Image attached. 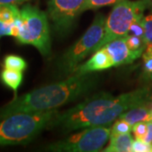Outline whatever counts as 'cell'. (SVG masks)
<instances>
[{
  "instance_id": "6da1fadb",
  "label": "cell",
  "mask_w": 152,
  "mask_h": 152,
  "mask_svg": "<svg viewBox=\"0 0 152 152\" xmlns=\"http://www.w3.org/2000/svg\"><path fill=\"white\" fill-rule=\"evenodd\" d=\"M150 98L151 91L146 88L137 89L118 96L107 92L96 93L63 113L58 112L48 129L71 132L96 126L108 127L125 111L145 105Z\"/></svg>"
},
{
  "instance_id": "7a4b0ae2",
  "label": "cell",
  "mask_w": 152,
  "mask_h": 152,
  "mask_svg": "<svg viewBox=\"0 0 152 152\" xmlns=\"http://www.w3.org/2000/svg\"><path fill=\"white\" fill-rule=\"evenodd\" d=\"M93 73L72 75L59 83L41 87L16 96L0 108V120L15 113L54 110L78 100L96 86L98 78Z\"/></svg>"
},
{
  "instance_id": "3957f363",
  "label": "cell",
  "mask_w": 152,
  "mask_h": 152,
  "mask_svg": "<svg viewBox=\"0 0 152 152\" xmlns=\"http://www.w3.org/2000/svg\"><path fill=\"white\" fill-rule=\"evenodd\" d=\"M58 111L21 113L0 120V146L26 145L44 129Z\"/></svg>"
},
{
  "instance_id": "277c9868",
  "label": "cell",
  "mask_w": 152,
  "mask_h": 152,
  "mask_svg": "<svg viewBox=\"0 0 152 152\" xmlns=\"http://www.w3.org/2000/svg\"><path fill=\"white\" fill-rule=\"evenodd\" d=\"M15 38L20 43L32 45L43 56H48L51 39L47 14L36 6L25 4L20 9V26Z\"/></svg>"
},
{
  "instance_id": "5b68a950",
  "label": "cell",
  "mask_w": 152,
  "mask_h": 152,
  "mask_svg": "<svg viewBox=\"0 0 152 152\" xmlns=\"http://www.w3.org/2000/svg\"><path fill=\"white\" fill-rule=\"evenodd\" d=\"M147 6L148 0H120L116 3L106 20L103 37L94 48L92 53L111 41L125 37L131 25L144 18V11Z\"/></svg>"
},
{
  "instance_id": "8992f818",
  "label": "cell",
  "mask_w": 152,
  "mask_h": 152,
  "mask_svg": "<svg viewBox=\"0 0 152 152\" xmlns=\"http://www.w3.org/2000/svg\"><path fill=\"white\" fill-rule=\"evenodd\" d=\"M105 24V17L97 15L86 33L63 55L58 62V69L63 75H71L84 58L92 53L94 48L103 37Z\"/></svg>"
},
{
  "instance_id": "52a82bcc",
  "label": "cell",
  "mask_w": 152,
  "mask_h": 152,
  "mask_svg": "<svg viewBox=\"0 0 152 152\" xmlns=\"http://www.w3.org/2000/svg\"><path fill=\"white\" fill-rule=\"evenodd\" d=\"M111 137V129L107 126L86 128L80 133L51 144L48 151L58 152L100 151Z\"/></svg>"
},
{
  "instance_id": "ba28073f",
  "label": "cell",
  "mask_w": 152,
  "mask_h": 152,
  "mask_svg": "<svg viewBox=\"0 0 152 152\" xmlns=\"http://www.w3.org/2000/svg\"><path fill=\"white\" fill-rule=\"evenodd\" d=\"M86 0H48V13L53 29L60 36L69 32Z\"/></svg>"
},
{
  "instance_id": "9c48e42d",
  "label": "cell",
  "mask_w": 152,
  "mask_h": 152,
  "mask_svg": "<svg viewBox=\"0 0 152 152\" xmlns=\"http://www.w3.org/2000/svg\"><path fill=\"white\" fill-rule=\"evenodd\" d=\"M102 48L106 49L111 56L113 66L131 64L143 54L142 53L131 51L127 46L125 37L113 40Z\"/></svg>"
},
{
  "instance_id": "30bf717a",
  "label": "cell",
  "mask_w": 152,
  "mask_h": 152,
  "mask_svg": "<svg viewBox=\"0 0 152 152\" xmlns=\"http://www.w3.org/2000/svg\"><path fill=\"white\" fill-rule=\"evenodd\" d=\"M112 67H114L112 58L107 51L102 48L95 52L88 61L77 66L72 75H85L88 73L107 69Z\"/></svg>"
},
{
  "instance_id": "8fae6325",
  "label": "cell",
  "mask_w": 152,
  "mask_h": 152,
  "mask_svg": "<svg viewBox=\"0 0 152 152\" xmlns=\"http://www.w3.org/2000/svg\"><path fill=\"white\" fill-rule=\"evenodd\" d=\"M118 118L125 120L133 126L140 122L152 121V110L147 108L145 105L137 106L125 111Z\"/></svg>"
},
{
  "instance_id": "7c38bea8",
  "label": "cell",
  "mask_w": 152,
  "mask_h": 152,
  "mask_svg": "<svg viewBox=\"0 0 152 152\" xmlns=\"http://www.w3.org/2000/svg\"><path fill=\"white\" fill-rule=\"evenodd\" d=\"M133 137L130 133L110 137V144L105 152H133Z\"/></svg>"
},
{
  "instance_id": "4fadbf2b",
  "label": "cell",
  "mask_w": 152,
  "mask_h": 152,
  "mask_svg": "<svg viewBox=\"0 0 152 152\" xmlns=\"http://www.w3.org/2000/svg\"><path fill=\"white\" fill-rule=\"evenodd\" d=\"M0 78L6 86L10 87L14 91H16L23 80V73L20 70L4 68V69L1 72Z\"/></svg>"
},
{
  "instance_id": "5bb4252c",
  "label": "cell",
  "mask_w": 152,
  "mask_h": 152,
  "mask_svg": "<svg viewBox=\"0 0 152 152\" xmlns=\"http://www.w3.org/2000/svg\"><path fill=\"white\" fill-rule=\"evenodd\" d=\"M4 65L6 69H11L15 70H25L27 68L26 60L20 56L16 55H8L4 60Z\"/></svg>"
},
{
  "instance_id": "9a60e30c",
  "label": "cell",
  "mask_w": 152,
  "mask_h": 152,
  "mask_svg": "<svg viewBox=\"0 0 152 152\" xmlns=\"http://www.w3.org/2000/svg\"><path fill=\"white\" fill-rule=\"evenodd\" d=\"M125 40L127 46L131 51L134 52H139V53H144L145 49L146 48V43L145 40L141 37L133 36V35H126Z\"/></svg>"
},
{
  "instance_id": "2e32d148",
  "label": "cell",
  "mask_w": 152,
  "mask_h": 152,
  "mask_svg": "<svg viewBox=\"0 0 152 152\" xmlns=\"http://www.w3.org/2000/svg\"><path fill=\"white\" fill-rule=\"evenodd\" d=\"M133 126L130 125L125 120L118 118L115 121L114 124L111 129V137L116 135H119L123 134H128L132 131Z\"/></svg>"
},
{
  "instance_id": "e0dca14e",
  "label": "cell",
  "mask_w": 152,
  "mask_h": 152,
  "mask_svg": "<svg viewBox=\"0 0 152 152\" xmlns=\"http://www.w3.org/2000/svg\"><path fill=\"white\" fill-rule=\"evenodd\" d=\"M120 0H86L82 8V13L89 10H96L104 6L115 4Z\"/></svg>"
},
{
  "instance_id": "ac0fdd59",
  "label": "cell",
  "mask_w": 152,
  "mask_h": 152,
  "mask_svg": "<svg viewBox=\"0 0 152 152\" xmlns=\"http://www.w3.org/2000/svg\"><path fill=\"white\" fill-rule=\"evenodd\" d=\"M143 25L145 28V43H152V15L143 18Z\"/></svg>"
},
{
  "instance_id": "d6986e66",
  "label": "cell",
  "mask_w": 152,
  "mask_h": 152,
  "mask_svg": "<svg viewBox=\"0 0 152 152\" xmlns=\"http://www.w3.org/2000/svg\"><path fill=\"white\" fill-rule=\"evenodd\" d=\"M127 35H133V36H136V37H141L144 39L145 28H144V25H143V19L138 20L134 22L131 25Z\"/></svg>"
},
{
  "instance_id": "ffe728a7",
  "label": "cell",
  "mask_w": 152,
  "mask_h": 152,
  "mask_svg": "<svg viewBox=\"0 0 152 152\" xmlns=\"http://www.w3.org/2000/svg\"><path fill=\"white\" fill-rule=\"evenodd\" d=\"M133 152H152V144L145 142L143 140L136 139L133 142Z\"/></svg>"
},
{
  "instance_id": "44dd1931",
  "label": "cell",
  "mask_w": 152,
  "mask_h": 152,
  "mask_svg": "<svg viewBox=\"0 0 152 152\" xmlns=\"http://www.w3.org/2000/svg\"><path fill=\"white\" fill-rule=\"evenodd\" d=\"M132 131L134 132V134L135 136V139L142 140L147 131V122H140L134 125H133Z\"/></svg>"
},
{
  "instance_id": "7402d4cb",
  "label": "cell",
  "mask_w": 152,
  "mask_h": 152,
  "mask_svg": "<svg viewBox=\"0 0 152 152\" xmlns=\"http://www.w3.org/2000/svg\"><path fill=\"white\" fill-rule=\"evenodd\" d=\"M143 140L149 144H152V121L147 122V131Z\"/></svg>"
},
{
  "instance_id": "603a6c76",
  "label": "cell",
  "mask_w": 152,
  "mask_h": 152,
  "mask_svg": "<svg viewBox=\"0 0 152 152\" xmlns=\"http://www.w3.org/2000/svg\"><path fill=\"white\" fill-rule=\"evenodd\" d=\"M144 60V68L147 75H149L150 78L152 76V57L143 58Z\"/></svg>"
},
{
  "instance_id": "cb8c5ba5",
  "label": "cell",
  "mask_w": 152,
  "mask_h": 152,
  "mask_svg": "<svg viewBox=\"0 0 152 152\" xmlns=\"http://www.w3.org/2000/svg\"><path fill=\"white\" fill-rule=\"evenodd\" d=\"M27 1L28 0H0V5H4V4L20 5V4H23Z\"/></svg>"
},
{
  "instance_id": "d4e9b609",
  "label": "cell",
  "mask_w": 152,
  "mask_h": 152,
  "mask_svg": "<svg viewBox=\"0 0 152 152\" xmlns=\"http://www.w3.org/2000/svg\"><path fill=\"white\" fill-rule=\"evenodd\" d=\"M148 6H150L152 10V0H148Z\"/></svg>"
},
{
  "instance_id": "484cf974",
  "label": "cell",
  "mask_w": 152,
  "mask_h": 152,
  "mask_svg": "<svg viewBox=\"0 0 152 152\" xmlns=\"http://www.w3.org/2000/svg\"><path fill=\"white\" fill-rule=\"evenodd\" d=\"M151 80H152V76H151Z\"/></svg>"
},
{
  "instance_id": "4316f807",
  "label": "cell",
  "mask_w": 152,
  "mask_h": 152,
  "mask_svg": "<svg viewBox=\"0 0 152 152\" xmlns=\"http://www.w3.org/2000/svg\"><path fill=\"white\" fill-rule=\"evenodd\" d=\"M151 110H152V109H151Z\"/></svg>"
}]
</instances>
